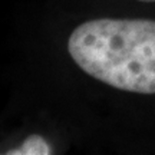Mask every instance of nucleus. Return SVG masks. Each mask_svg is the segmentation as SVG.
Masks as SVG:
<instances>
[{"instance_id": "f257e3e1", "label": "nucleus", "mask_w": 155, "mask_h": 155, "mask_svg": "<svg viewBox=\"0 0 155 155\" xmlns=\"http://www.w3.org/2000/svg\"><path fill=\"white\" fill-rule=\"evenodd\" d=\"M68 50L96 81L125 92L155 94V20H89L72 32Z\"/></svg>"}, {"instance_id": "f03ea898", "label": "nucleus", "mask_w": 155, "mask_h": 155, "mask_svg": "<svg viewBox=\"0 0 155 155\" xmlns=\"http://www.w3.org/2000/svg\"><path fill=\"white\" fill-rule=\"evenodd\" d=\"M52 150L42 137L39 135H32L23 142L19 148L15 151H9V154L17 155H38V154H50Z\"/></svg>"}, {"instance_id": "7ed1b4c3", "label": "nucleus", "mask_w": 155, "mask_h": 155, "mask_svg": "<svg viewBox=\"0 0 155 155\" xmlns=\"http://www.w3.org/2000/svg\"><path fill=\"white\" fill-rule=\"evenodd\" d=\"M139 2H148L150 3V2H155V0H139Z\"/></svg>"}]
</instances>
